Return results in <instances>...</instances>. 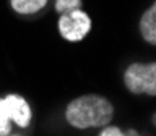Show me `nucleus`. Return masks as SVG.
Returning a JSON list of instances; mask_svg holds the SVG:
<instances>
[{
    "label": "nucleus",
    "instance_id": "nucleus-1",
    "mask_svg": "<svg viewBox=\"0 0 156 136\" xmlns=\"http://www.w3.org/2000/svg\"><path fill=\"white\" fill-rule=\"evenodd\" d=\"M114 107L106 97L98 94H86L73 99L65 110V118L72 126L80 130L98 128L111 123Z\"/></svg>",
    "mask_w": 156,
    "mask_h": 136
},
{
    "label": "nucleus",
    "instance_id": "nucleus-2",
    "mask_svg": "<svg viewBox=\"0 0 156 136\" xmlns=\"http://www.w3.org/2000/svg\"><path fill=\"white\" fill-rule=\"evenodd\" d=\"M124 83L132 94L156 96V62L132 63L125 70Z\"/></svg>",
    "mask_w": 156,
    "mask_h": 136
},
{
    "label": "nucleus",
    "instance_id": "nucleus-3",
    "mask_svg": "<svg viewBox=\"0 0 156 136\" xmlns=\"http://www.w3.org/2000/svg\"><path fill=\"white\" fill-rule=\"evenodd\" d=\"M90 29H91V19L80 8L62 13L60 19H58V31H60L62 37L67 39V41L72 42L81 41L90 32Z\"/></svg>",
    "mask_w": 156,
    "mask_h": 136
},
{
    "label": "nucleus",
    "instance_id": "nucleus-4",
    "mask_svg": "<svg viewBox=\"0 0 156 136\" xmlns=\"http://www.w3.org/2000/svg\"><path fill=\"white\" fill-rule=\"evenodd\" d=\"M3 100H5V107L8 110L10 120L15 121L21 128L28 126L29 121H31V109H29L26 99H23L18 94H8Z\"/></svg>",
    "mask_w": 156,
    "mask_h": 136
},
{
    "label": "nucleus",
    "instance_id": "nucleus-5",
    "mask_svg": "<svg viewBox=\"0 0 156 136\" xmlns=\"http://www.w3.org/2000/svg\"><path fill=\"white\" fill-rule=\"evenodd\" d=\"M140 32L141 37L148 44L156 46V2L143 13L140 19Z\"/></svg>",
    "mask_w": 156,
    "mask_h": 136
},
{
    "label": "nucleus",
    "instance_id": "nucleus-6",
    "mask_svg": "<svg viewBox=\"0 0 156 136\" xmlns=\"http://www.w3.org/2000/svg\"><path fill=\"white\" fill-rule=\"evenodd\" d=\"M46 3H47V0H12L13 10L21 15L36 13L41 8L46 7Z\"/></svg>",
    "mask_w": 156,
    "mask_h": 136
},
{
    "label": "nucleus",
    "instance_id": "nucleus-7",
    "mask_svg": "<svg viewBox=\"0 0 156 136\" xmlns=\"http://www.w3.org/2000/svg\"><path fill=\"white\" fill-rule=\"evenodd\" d=\"M12 131V120L5 107V100L0 99V136H8Z\"/></svg>",
    "mask_w": 156,
    "mask_h": 136
},
{
    "label": "nucleus",
    "instance_id": "nucleus-8",
    "mask_svg": "<svg viewBox=\"0 0 156 136\" xmlns=\"http://www.w3.org/2000/svg\"><path fill=\"white\" fill-rule=\"evenodd\" d=\"M80 7H81V0H57L55 2V10L58 13H65Z\"/></svg>",
    "mask_w": 156,
    "mask_h": 136
},
{
    "label": "nucleus",
    "instance_id": "nucleus-9",
    "mask_svg": "<svg viewBox=\"0 0 156 136\" xmlns=\"http://www.w3.org/2000/svg\"><path fill=\"white\" fill-rule=\"evenodd\" d=\"M99 136H125L117 126H104Z\"/></svg>",
    "mask_w": 156,
    "mask_h": 136
},
{
    "label": "nucleus",
    "instance_id": "nucleus-10",
    "mask_svg": "<svg viewBox=\"0 0 156 136\" xmlns=\"http://www.w3.org/2000/svg\"><path fill=\"white\" fill-rule=\"evenodd\" d=\"M124 134H125V136H140L135 130H129V131H127V133H124Z\"/></svg>",
    "mask_w": 156,
    "mask_h": 136
},
{
    "label": "nucleus",
    "instance_id": "nucleus-11",
    "mask_svg": "<svg viewBox=\"0 0 156 136\" xmlns=\"http://www.w3.org/2000/svg\"><path fill=\"white\" fill-rule=\"evenodd\" d=\"M151 120H153V125H154V126H156V114H154V115H153V118H151Z\"/></svg>",
    "mask_w": 156,
    "mask_h": 136
}]
</instances>
